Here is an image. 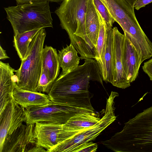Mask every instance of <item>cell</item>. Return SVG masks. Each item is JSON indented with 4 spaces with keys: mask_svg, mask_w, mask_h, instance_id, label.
I'll list each match as a JSON object with an SVG mask.
<instances>
[{
    "mask_svg": "<svg viewBox=\"0 0 152 152\" xmlns=\"http://www.w3.org/2000/svg\"><path fill=\"white\" fill-rule=\"evenodd\" d=\"M84 60L83 64L61 72L48 94L52 102L96 111L91 102L90 81H97L103 86V80L96 60Z\"/></svg>",
    "mask_w": 152,
    "mask_h": 152,
    "instance_id": "cell-1",
    "label": "cell"
},
{
    "mask_svg": "<svg viewBox=\"0 0 152 152\" xmlns=\"http://www.w3.org/2000/svg\"><path fill=\"white\" fill-rule=\"evenodd\" d=\"M104 144L117 152H152V106L125 123L123 129Z\"/></svg>",
    "mask_w": 152,
    "mask_h": 152,
    "instance_id": "cell-2",
    "label": "cell"
},
{
    "mask_svg": "<svg viewBox=\"0 0 152 152\" xmlns=\"http://www.w3.org/2000/svg\"><path fill=\"white\" fill-rule=\"evenodd\" d=\"M88 0H63L55 13L71 43L80 55V59L96 58V48L86 34L85 20Z\"/></svg>",
    "mask_w": 152,
    "mask_h": 152,
    "instance_id": "cell-3",
    "label": "cell"
},
{
    "mask_svg": "<svg viewBox=\"0 0 152 152\" xmlns=\"http://www.w3.org/2000/svg\"><path fill=\"white\" fill-rule=\"evenodd\" d=\"M49 1H37L4 7L14 35L33 30L53 27Z\"/></svg>",
    "mask_w": 152,
    "mask_h": 152,
    "instance_id": "cell-4",
    "label": "cell"
},
{
    "mask_svg": "<svg viewBox=\"0 0 152 152\" xmlns=\"http://www.w3.org/2000/svg\"><path fill=\"white\" fill-rule=\"evenodd\" d=\"M46 35L45 28L36 34L30 43L25 58L20 66L16 70L17 85L26 90L36 91V88L41 75L42 54Z\"/></svg>",
    "mask_w": 152,
    "mask_h": 152,
    "instance_id": "cell-5",
    "label": "cell"
},
{
    "mask_svg": "<svg viewBox=\"0 0 152 152\" xmlns=\"http://www.w3.org/2000/svg\"><path fill=\"white\" fill-rule=\"evenodd\" d=\"M118 96L117 92L111 91L107 100L104 114L97 123L58 144L50 152H73L74 149L80 145L94 140L116 119L114 100Z\"/></svg>",
    "mask_w": 152,
    "mask_h": 152,
    "instance_id": "cell-6",
    "label": "cell"
},
{
    "mask_svg": "<svg viewBox=\"0 0 152 152\" xmlns=\"http://www.w3.org/2000/svg\"><path fill=\"white\" fill-rule=\"evenodd\" d=\"M26 124L37 122L64 124L71 117L79 113H96L90 110L76 108L54 103L32 106L25 109Z\"/></svg>",
    "mask_w": 152,
    "mask_h": 152,
    "instance_id": "cell-7",
    "label": "cell"
},
{
    "mask_svg": "<svg viewBox=\"0 0 152 152\" xmlns=\"http://www.w3.org/2000/svg\"><path fill=\"white\" fill-rule=\"evenodd\" d=\"M35 124H22L5 139L1 152H30L36 144Z\"/></svg>",
    "mask_w": 152,
    "mask_h": 152,
    "instance_id": "cell-8",
    "label": "cell"
},
{
    "mask_svg": "<svg viewBox=\"0 0 152 152\" xmlns=\"http://www.w3.org/2000/svg\"><path fill=\"white\" fill-rule=\"evenodd\" d=\"M25 109L16 102L13 97L0 114V152L6 136L11 134L26 120Z\"/></svg>",
    "mask_w": 152,
    "mask_h": 152,
    "instance_id": "cell-9",
    "label": "cell"
},
{
    "mask_svg": "<svg viewBox=\"0 0 152 152\" xmlns=\"http://www.w3.org/2000/svg\"><path fill=\"white\" fill-rule=\"evenodd\" d=\"M63 124L45 122L35 123L34 134L37 145L50 152L64 140Z\"/></svg>",
    "mask_w": 152,
    "mask_h": 152,
    "instance_id": "cell-10",
    "label": "cell"
},
{
    "mask_svg": "<svg viewBox=\"0 0 152 152\" xmlns=\"http://www.w3.org/2000/svg\"><path fill=\"white\" fill-rule=\"evenodd\" d=\"M124 36V34H122L116 27L112 28L113 80L112 84L122 89L131 86V83L128 80L124 70L122 63V48Z\"/></svg>",
    "mask_w": 152,
    "mask_h": 152,
    "instance_id": "cell-11",
    "label": "cell"
},
{
    "mask_svg": "<svg viewBox=\"0 0 152 152\" xmlns=\"http://www.w3.org/2000/svg\"><path fill=\"white\" fill-rule=\"evenodd\" d=\"M15 70L9 63L0 61V114L1 113L13 97L16 83L14 72Z\"/></svg>",
    "mask_w": 152,
    "mask_h": 152,
    "instance_id": "cell-12",
    "label": "cell"
},
{
    "mask_svg": "<svg viewBox=\"0 0 152 152\" xmlns=\"http://www.w3.org/2000/svg\"><path fill=\"white\" fill-rule=\"evenodd\" d=\"M122 60L127 78L130 83H132L137 77L141 64L137 52L125 35L122 45Z\"/></svg>",
    "mask_w": 152,
    "mask_h": 152,
    "instance_id": "cell-13",
    "label": "cell"
},
{
    "mask_svg": "<svg viewBox=\"0 0 152 152\" xmlns=\"http://www.w3.org/2000/svg\"><path fill=\"white\" fill-rule=\"evenodd\" d=\"M13 96L16 102L24 109L31 106H42L52 103L48 94L23 89L19 87L17 83Z\"/></svg>",
    "mask_w": 152,
    "mask_h": 152,
    "instance_id": "cell-14",
    "label": "cell"
},
{
    "mask_svg": "<svg viewBox=\"0 0 152 152\" xmlns=\"http://www.w3.org/2000/svg\"><path fill=\"white\" fill-rule=\"evenodd\" d=\"M85 25L88 38L96 48L99 34L100 21L98 12L93 0H88Z\"/></svg>",
    "mask_w": 152,
    "mask_h": 152,
    "instance_id": "cell-15",
    "label": "cell"
},
{
    "mask_svg": "<svg viewBox=\"0 0 152 152\" xmlns=\"http://www.w3.org/2000/svg\"><path fill=\"white\" fill-rule=\"evenodd\" d=\"M42 68L47 73L50 78L54 82L59 75L60 67L56 49L46 45L42 50Z\"/></svg>",
    "mask_w": 152,
    "mask_h": 152,
    "instance_id": "cell-16",
    "label": "cell"
},
{
    "mask_svg": "<svg viewBox=\"0 0 152 152\" xmlns=\"http://www.w3.org/2000/svg\"><path fill=\"white\" fill-rule=\"evenodd\" d=\"M100 120L96 113H79L72 117L64 124L63 129L70 131H82L96 124Z\"/></svg>",
    "mask_w": 152,
    "mask_h": 152,
    "instance_id": "cell-17",
    "label": "cell"
},
{
    "mask_svg": "<svg viewBox=\"0 0 152 152\" xmlns=\"http://www.w3.org/2000/svg\"><path fill=\"white\" fill-rule=\"evenodd\" d=\"M78 52L74 46L70 43L58 50V57L61 67L62 72H67L79 65L80 57L77 55Z\"/></svg>",
    "mask_w": 152,
    "mask_h": 152,
    "instance_id": "cell-18",
    "label": "cell"
},
{
    "mask_svg": "<svg viewBox=\"0 0 152 152\" xmlns=\"http://www.w3.org/2000/svg\"><path fill=\"white\" fill-rule=\"evenodd\" d=\"M99 70L103 80L106 83L112 84L113 80L112 29L108 31L106 50L104 62Z\"/></svg>",
    "mask_w": 152,
    "mask_h": 152,
    "instance_id": "cell-19",
    "label": "cell"
},
{
    "mask_svg": "<svg viewBox=\"0 0 152 152\" xmlns=\"http://www.w3.org/2000/svg\"><path fill=\"white\" fill-rule=\"evenodd\" d=\"M41 29H36L14 35L13 46L21 61L25 58L30 42Z\"/></svg>",
    "mask_w": 152,
    "mask_h": 152,
    "instance_id": "cell-20",
    "label": "cell"
},
{
    "mask_svg": "<svg viewBox=\"0 0 152 152\" xmlns=\"http://www.w3.org/2000/svg\"><path fill=\"white\" fill-rule=\"evenodd\" d=\"M98 15L100 21V27L96 47V58L95 60L97 62L99 69L102 67L104 62L106 50L108 31L109 30L107 28L104 20L99 12Z\"/></svg>",
    "mask_w": 152,
    "mask_h": 152,
    "instance_id": "cell-21",
    "label": "cell"
},
{
    "mask_svg": "<svg viewBox=\"0 0 152 152\" xmlns=\"http://www.w3.org/2000/svg\"><path fill=\"white\" fill-rule=\"evenodd\" d=\"M94 5L104 21L108 30L112 29L115 21L107 9L100 0H93Z\"/></svg>",
    "mask_w": 152,
    "mask_h": 152,
    "instance_id": "cell-22",
    "label": "cell"
},
{
    "mask_svg": "<svg viewBox=\"0 0 152 152\" xmlns=\"http://www.w3.org/2000/svg\"><path fill=\"white\" fill-rule=\"evenodd\" d=\"M54 81L49 78L45 70L42 68L41 75L39 81L36 91L48 94L50 91Z\"/></svg>",
    "mask_w": 152,
    "mask_h": 152,
    "instance_id": "cell-23",
    "label": "cell"
},
{
    "mask_svg": "<svg viewBox=\"0 0 152 152\" xmlns=\"http://www.w3.org/2000/svg\"><path fill=\"white\" fill-rule=\"evenodd\" d=\"M98 148L97 143L91 141L82 143L76 147L73 152H95Z\"/></svg>",
    "mask_w": 152,
    "mask_h": 152,
    "instance_id": "cell-24",
    "label": "cell"
},
{
    "mask_svg": "<svg viewBox=\"0 0 152 152\" xmlns=\"http://www.w3.org/2000/svg\"><path fill=\"white\" fill-rule=\"evenodd\" d=\"M142 68L143 72L148 75L150 80L152 81V58L144 63Z\"/></svg>",
    "mask_w": 152,
    "mask_h": 152,
    "instance_id": "cell-25",
    "label": "cell"
},
{
    "mask_svg": "<svg viewBox=\"0 0 152 152\" xmlns=\"http://www.w3.org/2000/svg\"><path fill=\"white\" fill-rule=\"evenodd\" d=\"M151 2L152 0H136L134 5V7L137 10H139Z\"/></svg>",
    "mask_w": 152,
    "mask_h": 152,
    "instance_id": "cell-26",
    "label": "cell"
},
{
    "mask_svg": "<svg viewBox=\"0 0 152 152\" xmlns=\"http://www.w3.org/2000/svg\"><path fill=\"white\" fill-rule=\"evenodd\" d=\"M17 4H22L31 1H46L50 2L58 3L61 2L63 0H15Z\"/></svg>",
    "mask_w": 152,
    "mask_h": 152,
    "instance_id": "cell-27",
    "label": "cell"
},
{
    "mask_svg": "<svg viewBox=\"0 0 152 152\" xmlns=\"http://www.w3.org/2000/svg\"><path fill=\"white\" fill-rule=\"evenodd\" d=\"M10 58V57L7 55L6 51L0 46V59L1 60L5 59Z\"/></svg>",
    "mask_w": 152,
    "mask_h": 152,
    "instance_id": "cell-28",
    "label": "cell"
}]
</instances>
